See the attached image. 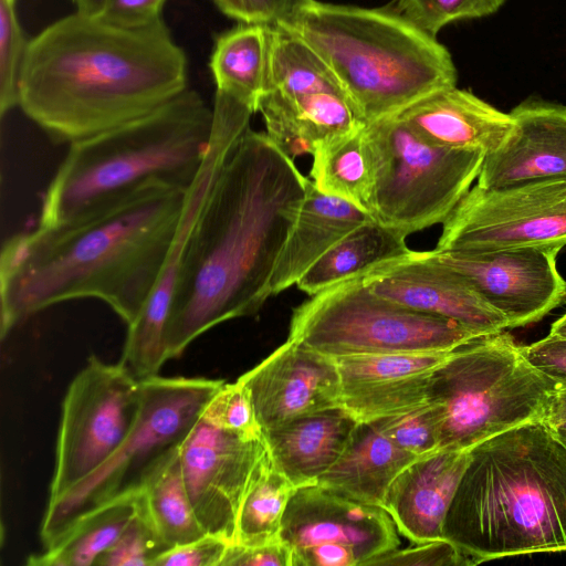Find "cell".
<instances>
[{"instance_id":"cell-13","label":"cell","mask_w":566,"mask_h":566,"mask_svg":"<svg viewBox=\"0 0 566 566\" xmlns=\"http://www.w3.org/2000/svg\"><path fill=\"white\" fill-rule=\"evenodd\" d=\"M212 112L210 146L199 175L187 191L181 219L158 281L137 318L128 325L119 363L139 380L157 376L168 359L165 335L185 247L218 176L250 128L254 114L248 105L223 93H216Z\"/></svg>"},{"instance_id":"cell-40","label":"cell","mask_w":566,"mask_h":566,"mask_svg":"<svg viewBox=\"0 0 566 566\" xmlns=\"http://www.w3.org/2000/svg\"><path fill=\"white\" fill-rule=\"evenodd\" d=\"M230 543L206 533L191 542L163 552L153 566H221Z\"/></svg>"},{"instance_id":"cell-10","label":"cell","mask_w":566,"mask_h":566,"mask_svg":"<svg viewBox=\"0 0 566 566\" xmlns=\"http://www.w3.org/2000/svg\"><path fill=\"white\" fill-rule=\"evenodd\" d=\"M142 385L138 419L119 448L93 473L48 502L40 528L44 548L87 511L139 489L150 467L187 438L224 381L157 375Z\"/></svg>"},{"instance_id":"cell-45","label":"cell","mask_w":566,"mask_h":566,"mask_svg":"<svg viewBox=\"0 0 566 566\" xmlns=\"http://www.w3.org/2000/svg\"><path fill=\"white\" fill-rule=\"evenodd\" d=\"M76 11L87 14H101L105 4V0H74Z\"/></svg>"},{"instance_id":"cell-18","label":"cell","mask_w":566,"mask_h":566,"mask_svg":"<svg viewBox=\"0 0 566 566\" xmlns=\"http://www.w3.org/2000/svg\"><path fill=\"white\" fill-rule=\"evenodd\" d=\"M376 294L406 307L453 319L480 335L502 332L506 319L431 251H411L363 275Z\"/></svg>"},{"instance_id":"cell-31","label":"cell","mask_w":566,"mask_h":566,"mask_svg":"<svg viewBox=\"0 0 566 566\" xmlns=\"http://www.w3.org/2000/svg\"><path fill=\"white\" fill-rule=\"evenodd\" d=\"M327 91L344 92L319 53L292 31L272 27L265 94L291 98Z\"/></svg>"},{"instance_id":"cell-4","label":"cell","mask_w":566,"mask_h":566,"mask_svg":"<svg viewBox=\"0 0 566 566\" xmlns=\"http://www.w3.org/2000/svg\"><path fill=\"white\" fill-rule=\"evenodd\" d=\"M472 563L566 551V443L543 420L481 441L443 522Z\"/></svg>"},{"instance_id":"cell-7","label":"cell","mask_w":566,"mask_h":566,"mask_svg":"<svg viewBox=\"0 0 566 566\" xmlns=\"http://www.w3.org/2000/svg\"><path fill=\"white\" fill-rule=\"evenodd\" d=\"M553 380L504 331L454 348L429 381L427 401L440 429L439 450H470L516 426L543 420Z\"/></svg>"},{"instance_id":"cell-28","label":"cell","mask_w":566,"mask_h":566,"mask_svg":"<svg viewBox=\"0 0 566 566\" xmlns=\"http://www.w3.org/2000/svg\"><path fill=\"white\" fill-rule=\"evenodd\" d=\"M140 503L139 489L127 491L77 517L41 554L32 555V566H88L108 551Z\"/></svg>"},{"instance_id":"cell-2","label":"cell","mask_w":566,"mask_h":566,"mask_svg":"<svg viewBox=\"0 0 566 566\" xmlns=\"http://www.w3.org/2000/svg\"><path fill=\"white\" fill-rule=\"evenodd\" d=\"M188 189L151 185L83 219L8 239L1 338L35 313L77 298L101 300L132 324L158 281Z\"/></svg>"},{"instance_id":"cell-38","label":"cell","mask_w":566,"mask_h":566,"mask_svg":"<svg viewBox=\"0 0 566 566\" xmlns=\"http://www.w3.org/2000/svg\"><path fill=\"white\" fill-rule=\"evenodd\" d=\"M219 10L240 23L270 27L292 21L311 0H213Z\"/></svg>"},{"instance_id":"cell-39","label":"cell","mask_w":566,"mask_h":566,"mask_svg":"<svg viewBox=\"0 0 566 566\" xmlns=\"http://www.w3.org/2000/svg\"><path fill=\"white\" fill-rule=\"evenodd\" d=\"M367 565L459 566L472 563L454 544L439 539L418 544L413 548H396L371 559Z\"/></svg>"},{"instance_id":"cell-33","label":"cell","mask_w":566,"mask_h":566,"mask_svg":"<svg viewBox=\"0 0 566 566\" xmlns=\"http://www.w3.org/2000/svg\"><path fill=\"white\" fill-rule=\"evenodd\" d=\"M506 0H395L392 10L436 36L447 24L490 15Z\"/></svg>"},{"instance_id":"cell-34","label":"cell","mask_w":566,"mask_h":566,"mask_svg":"<svg viewBox=\"0 0 566 566\" xmlns=\"http://www.w3.org/2000/svg\"><path fill=\"white\" fill-rule=\"evenodd\" d=\"M30 40L20 27L15 0H0V113L18 106L19 81Z\"/></svg>"},{"instance_id":"cell-44","label":"cell","mask_w":566,"mask_h":566,"mask_svg":"<svg viewBox=\"0 0 566 566\" xmlns=\"http://www.w3.org/2000/svg\"><path fill=\"white\" fill-rule=\"evenodd\" d=\"M543 421L556 433L566 432V388L553 392Z\"/></svg>"},{"instance_id":"cell-25","label":"cell","mask_w":566,"mask_h":566,"mask_svg":"<svg viewBox=\"0 0 566 566\" xmlns=\"http://www.w3.org/2000/svg\"><path fill=\"white\" fill-rule=\"evenodd\" d=\"M417 458L389 440L374 422H358L345 450L317 484L347 499L382 507L394 480Z\"/></svg>"},{"instance_id":"cell-37","label":"cell","mask_w":566,"mask_h":566,"mask_svg":"<svg viewBox=\"0 0 566 566\" xmlns=\"http://www.w3.org/2000/svg\"><path fill=\"white\" fill-rule=\"evenodd\" d=\"M201 416L224 431L245 438L263 437L250 394L239 380L233 384L224 382Z\"/></svg>"},{"instance_id":"cell-23","label":"cell","mask_w":566,"mask_h":566,"mask_svg":"<svg viewBox=\"0 0 566 566\" xmlns=\"http://www.w3.org/2000/svg\"><path fill=\"white\" fill-rule=\"evenodd\" d=\"M357 423L339 407L295 419L263 437L275 468L298 489L317 484L345 450Z\"/></svg>"},{"instance_id":"cell-3","label":"cell","mask_w":566,"mask_h":566,"mask_svg":"<svg viewBox=\"0 0 566 566\" xmlns=\"http://www.w3.org/2000/svg\"><path fill=\"white\" fill-rule=\"evenodd\" d=\"M187 57L163 19L125 27L76 11L30 40L22 112L70 145L144 117L187 90Z\"/></svg>"},{"instance_id":"cell-27","label":"cell","mask_w":566,"mask_h":566,"mask_svg":"<svg viewBox=\"0 0 566 566\" xmlns=\"http://www.w3.org/2000/svg\"><path fill=\"white\" fill-rule=\"evenodd\" d=\"M272 27L240 23L220 34L210 57L217 90L248 105L254 113L268 87Z\"/></svg>"},{"instance_id":"cell-24","label":"cell","mask_w":566,"mask_h":566,"mask_svg":"<svg viewBox=\"0 0 566 566\" xmlns=\"http://www.w3.org/2000/svg\"><path fill=\"white\" fill-rule=\"evenodd\" d=\"M371 219L354 203L321 192L310 179L306 197L271 279L272 296L296 284L333 245Z\"/></svg>"},{"instance_id":"cell-12","label":"cell","mask_w":566,"mask_h":566,"mask_svg":"<svg viewBox=\"0 0 566 566\" xmlns=\"http://www.w3.org/2000/svg\"><path fill=\"white\" fill-rule=\"evenodd\" d=\"M566 245V175L484 189L478 185L442 223L437 251Z\"/></svg>"},{"instance_id":"cell-36","label":"cell","mask_w":566,"mask_h":566,"mask_svg":"<svg viewBox=\"0 0 566 566\" xmlns=\"http://www.w3.org/2000/svg\"><path fill=\"white\" fill-rule=\"evenodd\" d=\"M374 423L389 440L417 457L439 450L438 415L428 401Z\"/></svg>"},{"instance_id":"cell-17","label":"cell","mask_w":566,"mask_h":566,"mask_svg":"<svg viewBox=\"0 0 566 566\" xmlns=\"http://www.w3.org/2000/svg\"><path fill=\"white\" fill-rule=\"evenodd\" d=\"M238 380L250 394L262 432L342 407L335 359L290 338Z\"/></svg>"},{"instance_id":"cell-35","label":"cell","mask_w":566,"mask_h":566,"mask_svg":"<svg viewBox=\"0 0 566 566\" xmlns=\"http://www.w3.org/2000/svg\"><path fill=\"white\" fill-rule=\"evenodd\" d=\"M170 548L159 536L143 504L114 545L96 562L99 566H153L154 560Z\"/></svg>"},{"instance_id":"cell-22","label":"cell","mask_w":566,"mask_h":566,"mask_svg":"<svg viewBox=\"0 0 566 566\" xmlns=\"http://www.w3.org/2000/svg\"><path fill=\"white\" fill-rule=\"evenodd\" d=\"M426 142L451 149L496 150L510 136L513 119L469 91L442 88L398 114Z\"/></svg>"},{"instance_id":"cell-42","label":"cell","mask_w":566,"mask_h":566,"mask_svg":"<svg viewBox=\"0 0 566 566\" xmlns=\"http://www.w3.org/2000/svg\"><path fill=\"white\" fill-rule=\"evenodd\" d=\"M292 566L289 547L280 539L259 544H230L221 566Z\"/></svg>"},{"instance_id":"cell-21","label":"cell","mask_w":566,"mask_h":566,"mask_svg":"<svg viewBox=\"0 0 566 566\" xmlns=\"http://www.w3.org/2000/svg\"><path fill=\"white\" fill-rule=\"evenodd\" d=\"M469 460V450L419 457L391 483L382 504L397 531L413 544L443 538V522Z\"/></svg>"},{"instance_id":"cell-29","label":"cell","mask_w":566,"mask_h":566,"mask_svg":"<svg viewBox=\"0 0 566 566\" xmlns=\"http://www.w3.org/2000/svg\"><path fill=\"white\" fill-rule=\"evenodd\" d=\"M179 447L159 458L146 472L139 485L142 504L157 533L169 547L191 542L206 534L186 486Z\"/></svg>"},{"instance_id":"cell-14","label":"cell","mask_w":566,"mask_h":566,"mask_svg":"<svg viewBox=\"0 0 566 566\" xmlns=\"http://www.w3.org/2000/svg\"><path fill=\"white\" fill-rule=\"evenodd\" d=\"M279 538L291 552L292 566H367L400 544L394 521L382 507L318 484L296 489Z\"/></svg>"},{"instance_id":"cell-47","label":"cell","mask_w":566,"mask_h":566,"mask_svg":"<svg viewBox=\"0 0 566 566\" xmlns=\"http://www.w3.org/2000/svg\"><path fill=\"white\" fill-rule=\"evenodd\" d=\"M566 443V432L556 433Z\"/></svg>"},{"instance_id":"cell-46","label":"cell","mask_w":566,"mask_h":566,"mask_svg":"<svg viewBox=\"0 0 566 566\" xmlns=\"http://www.w3.org/2000/svg\"><path fill=\"white\" fill-rule=\"evenodd\" d=\"M549 334L566 339V314L553 323Z\"/></svg>"},{"instance_id":"cell-9","label":"cell","mask_w":566,"mask_h":566,"mask_svg":"<svg viewBox=\"0 0 566 566\" xmlns=\"http://www.w3.org/2000/svg\"><path fill=\"white\" fill-rule=\"evenodd\" d=\"M363 275L334 284L297 306L287 338L335 358L450 352L482 336L453 319L374 293Z\"/></svg>"},{"instance_id":"cell-5","label":"cell","mask_w":566,"mask_h":566,"mask_svg":"<svg viewBox=\"0 0 566 566\" xmlns=\"http://www.w3.org/2000/svg\"><path fill=\"white\" fill-rule=\"evenodd\" d=\"M212 124V107L187 88L144 117L71 144L43 197L39 226L83 219L151 185L188 189Z\"/></svg>"},{"instance_id":"cell-19","label":"cell","mask_w":566,"mask_h":566,"mask_svg":"<svg viewBox=\"0 0 566 566\" xmlns=\"http://www.w3.org/2000/svg\"><path fill=\"white\" fill-rule=\"evenodd\" d=\"M451 352L335 357L342 408L357 422H374L423 405L434 369Z\"/></svg>"},{"instance_id":"cell-15","label":"cell","mask_w":566,"mask_h":566,"mask_svg":"<svg viewBox=\"0 0 566 566\" xmlns=\"http://www.w3.org/2000/svg\"><path fill=\"white\" fill-rule=\"evenodd\" d=\"M268 452L264 437L245 438L200 417L179 447L186 486L203 531L235 542L240 509Z\"/></svg>"},{"instance_id":"cell-30","label":"cell","mask_w":566,"mask_h":566,"mask_svg":"<svg viewBox=\"0 0 566 566\" xmlns=\"http://www.w3.org/2000/svg\"><path fill=\"white\" fill-rule=\"evenodd\" d=\"M364 128L318 143L310 179L321 192L367 211L371 168Z\"/></svg>"},{"instance_id":"cell-16","label":"cell","mask_w":566,"mask_h":566,"mask_svg":"<svg viewBox=\"0 0 566 566\" xmlns=\"http://www.w3.org/2000/svg\"><path fill=\"white\" fill-rule=\"evenodd\" d=\"M562 248L520 247L485 252L431 250L515 328L542 319L566 300L556 258Z\"/></svg>"},{"instance_id":"cell-32","label":"cell","mask_w":566,"mask_h":566,"mask_svg":"<svg viewBox=\"0 0 566 566\" xmlns=\"http://www.w3.org/2000/svg\"><path fill=\"white\" fill-rule=\"evenodd\" d=\"M295 491L266 452L242 502L233 544L250 546L277 539L285 509Z\"/></svg>"},{"instance_id":"cell-41","label":"cell","mask_w":566,"mask_h":566,"mask_svg":"<svg viewBox=\"0 0 566 566\" xmlns=\"http://www.w3.org/2000/svg\"><path fill=\"white\" fill-rule=\"evenodd\" d=\"M526 359L557 388H566V339L548 334L545 338L521 346Z\"/></svg>"},{"instance_id":"cell-26","label":"cell","mask_w":566,"mask_h":566,"mask_svg":"<svg viewBox=\"0 0 566 566\" xmlns=\"http://www.w3.org/2000/svg\"><path fill=\"white\" fill-rule=\"evenodd\" d=\"M410 252L405 237L371 219L333 245L301 276L296 286L313 296Z\"/></svg>"},{"instance_id":"cell-43","label":"cell","mask_w":566,"mask_h":566,"mask_svg":"<svg viewBox=\"0 0 566 566\" xmlns=\"http://www.w3.org/2000/svg\"><path fill=\"white\" fill-rule=\"evenodd\" d=\"M166 0H105L101 15L125 27H140L161 19Z\"/></svg>"},{"instance_id":"cell-20","label":"cell","mask_w":566,"mask_h":566,"mask_svg":"<svg viewBox=\"0 0 566 566\" xmlns=\"http://www.w3.org/2000/svg\"><path fill=\"white\" fill-rule=\"evenodd\" d=\"M513 129L494 151L486 154L478 186L500 188L566 175V106L526 99L510 113Z\"/></svg>"},{"instance_id":"cell-6","label":"cell","mask_w":566,"mask_h":566,"mask_svg":"<svg viewBox=\"0 0 566 566\" xmlns=\"http://www.w3.org/2000/svg\"><path fill=\"white\" fill-rule=\"evenodd\" d=\"M280 27L319 53L366 124L457 83L449 51L392 9L311 0Z\"/></svg>"},{"instance_id":"cell-11","label":"cell","mask_w":566,"mask_h":566,"mask_svg":"<svg viewBox=\"0 0 566 566\" xmlns=\"http://www.w3.org/2000/svg\"><path fill=\"white\" fill-rule=\"evenodd\" d=\"M142 398V380L123 364L88 359L63 400L49 501L112 457L136 424Z\"/></svg>"},{"instance_id":"cell-8","label":"cell","mask_w":566,"mask_h":566,"mask_svg":"<svg viewBox=\"0 0 566 566\" xmlns=\"http://www.w3.org/2000/svg\"><path fill=\"white\" fill-rule=\"evenodd\" d=\"M367 212L402 237L443 223L478 179L485 151L430 144L392 115L365 125Z\"/></svg>"},{"instance_id":"cell-1","label":"cell","mask_w":566,"mask_h":566,"mask_svg":"<svg viewBox=\"0 0 566 566\" xmlns=\"http://www.w3.org/2000/svg\"><path fill=\"white\" fill-rule=\"evenodd\" d=\"M308 181L266 132L242 135L182 253L165 335L168 359L216 325L256 314L272 296Z\"/></svg>"}]
</instances>
